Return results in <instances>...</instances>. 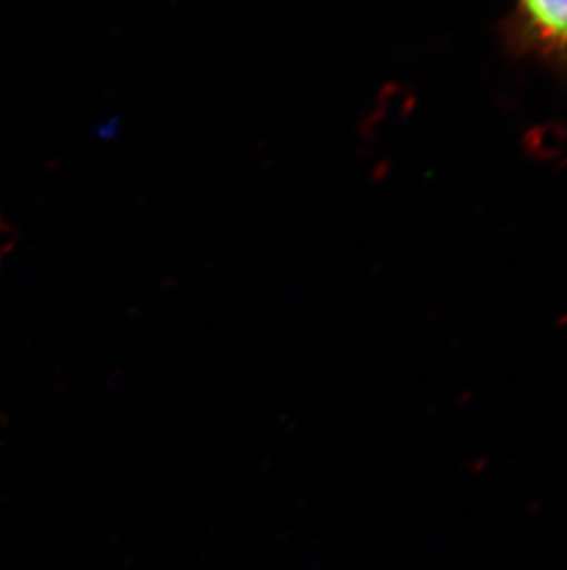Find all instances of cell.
<instances>
[{
	"mask_svg": "<svg viewBox=\"0 0 567 570\" xmlns=\"http://www.w3.org/2000/svg\"><path fill=\"white\" fill-rule=\"evenodd\" d=\"M505 47L557 72H567V0H514L504 21Z\"/></svg>",
	"mask_w": 567,
	"mask_h": 570,
	"instance_id": "1",
	"label": "cell"
}]
</instances>
